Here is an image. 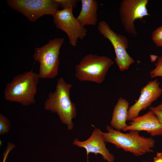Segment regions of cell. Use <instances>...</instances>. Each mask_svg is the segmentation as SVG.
I'll list each match as a JSON object with an SVG mask.
<instances>
[{
	"mask_svg": "<svg viewBox=\"0 0 162 162\" xmlns=\"http://www.w3.org/2000/svg\"><path fill=\"white\" fill-rule=\"evenodd\" d=\"M72 85L67 83L61 77L58 79L55 90L50 92L44 103V109L58 115L61 122L67 125L69 130L72 129V119L76 116L75 104L70 98V90Z\"/></svg>",
	"mask_w": 162,
	"mask_h": 162,
	"instance_id": "cell-1",
	"label": "cell"
},
{
	"mask_svg": "<svg viewBox=\"0 0 162 162\" xmlns=\"http://www.w3.org/2000/svg\"><path fill=\"white\" fill-rule=\"evenodd\" d=\"M106 128L107 132L102 133L105 142L113 144L117 148L136 156L154 152L152 149L155 142L151 137L141 136L137 131L130 130L128 133H124L109 125L107 126Z\"/></svg>",
	"mask_w": 162,
	"mask_h": 162,
	"instance_id": "cell-2",
	"label": "cell"
},
{
	"mask_svg": "<svg viewBox=\"0 0 162 162\" xmlns=\"http://www.w3.org/2000/svg\"><path fill=\"white\" fill-rule=\"evenodd\" d=\"M40 79L32 69L14 76L5 86L4 98L7 100L28 106L35 103V96Z\"/></svg>",
	"mask_w": 162,
	"mask_h": 162,
	"instance_id": "cell-3",
	"label": "cell"
},
{
	"mask_svg": "<svg viewBox=\"0 0 162 162\" xmlns=\"http://www.w3.org/2000/svg\"><path fill=\"white\" fill-rule=\"evenodd\" d=\"M114 62L105 56L91 53L86 55L75 67V76L80 81L100 84Z\"/></svg>",
	"mask_w": 162,
	"mask_h": 162,
	"instance_id": "cell-4",
	"label": "cell"
},
{
	"mask_svg": "<svg viewBox=\"0 0 162 162\" xmlns=\"http://www.w3.org/2000/svg\"><path fill=\"white\" fill-rule=\"evenodd\" d=\"M64 39L56 38L35 49L33 55L35 61L40 64L38 73L40 79H53L58 74L60 49Z\"/></svg>",
	"mask_w": 162,
	"mask_h": 162,
	"instance_id": "cell-5",
	"label": "cell"
},
{
	"mask_svg": "<svg viewBox=\"0 0 162 162\" xmlns=\"http://www.w3.org/2000/svg\"><path fill=\"white\" fill-rule=\"evenodd\" d=\"M7 3L33 22L43 16H53L60 7L56 0H8Z\"/></svg>",
	"mask_w": 162,
	"mask_h": 162,
	"instance_id": "cell-6",
	"label": "cell"
},
{
	"mask_svg": "<svg viewBox=\"0 0 162 162\" xmlns=\"http://www.w3.org/2000/svg\"><path fill=\"white\" fill-rule=\"evenodd\" d=\"M98 30L113 46L116 56L115 62L120 70L123 71L128 70L134 61L126 50L128 45L127 38L114 32L104 21L101 20L98 22Z\"/></svg>",
	"mask_w": 162,
	"mask_h": 162,
	"instance_id": "cell-7",
	"label": "cell"
},
{
	"mask_svg": "<svg viewBox=\"0 0 162 162\" xmlns=\"http://www.w3.org/2000/svg\"><path fill=\"white\" fill-rule=\"evenodd\" d=\"M73 8H69L57 10L53 15V22L56 27L64 32L73 46H76L79 39L82 40L88 32L74 15Z\"/></svg>",
	"mask_w": 162,
	"mask_h": 162,
	"instance_id": "cell-8",
	"label": "cell"
},
{
	"mask_svg": "<svg viewBox=\"0 0 162 162\" xmlns=\"http://www.w3.org/2000/svg\"><path fill=\"white\" fill-rule=\"evenodd\" d=\"M148 2V0H123L121 2L119 8L121 20L128 33L136 36L134 21L150 15L147 9Z\"/></svg>",
	"mask_w": 162,
	"mask_h": 162,
	"instance_id": "cell-9",
	"label": "cell"
},
{
	"mask_svg": "<svg viewBox=\"0 0 162 162\" xmlns=\"http://www.w3.org/2000/svg\"><path fill=\"white\" fill-rule=\"evenodd\" d=\"M157 79L149 81L140 91V96L137 101L130 106L128 110L127 121L139 116L140 112L150 106L162 94V89L160 87Z\"/></svg>",
	"mask_w": 162,
	"mask_h": 162,
	"instance_id": "cell-10",
	"label": "cell"
},
{
	"mask_svg": "<svg viewBox=\"0 0 162 162\" xmlns=\"http://www.w3.org/2000/svg\"><path fill=\"white\" fill-rule=\"evenodd\" d=\"M102 133L100 129L95 128L91 136L86 140L80 141L77 139L74 140L73 145L86 149L87 162H88V156L90 153H94L96 155L100 154L103 159L107 162H114L115 158L106 148Z\"/></svg>",
	"mask_w": 162,
	"mask_h": 162,
	"instance_id": "cell-11",
	"label": "cell"
},
{
	"mask_svg": "<svg viewBox=\"0 0 162 162\" xmlns=\"http://www.w3.org/2000/svg\"><path fill=\"white\" fill-rule=\"evenodd\" d=\"M145 131L152 136L162 135V125L155 114L150 110L141 116L133 119L123 130Z\"/></svg>",
	"mask_w": 162,
	"mask_h": 162,
	"instance_id": "cell-12",
	"label": "cell"
},
{
	"mask_svg": "<svg viewBox=\"0 0 162 162\" xmlns=\"http://www.w3.org/2000/svg\"><path fill=\"white\" fill-rule=\"evenodd\" d=\"M81 8L76 18L82 26H95L98 21V3L95 0H81Z\"/></svg>",
	"mask_w": 162,
	"mask_h": 162,
	"instance_id": "cell-13",
	"label": "cell"
},
{
	"mask_svg": "<svg viewBox=\"0 0 162 162\" xmlns=\"http://www.w3.org/2000/svg\"><path fill=\"white\" fill-rule=\"evenodd\" d=\"M129 103L125 99L119 98L115 106L110 122L111 126L118 130H123L127 126L128 113Z\"/></svg>",
	"mask_w": 162,
	"mask_h": 162,
	"instance_id": "cell-14",
	"label": "cell"
},
{
	"mask_svg": "<svg viewBox=\"0 0 162 162\" xmlns=\"http://www.w3.org/2000/svg\"><path fill=\"white\" fill-rule=\"evenodd\" d=\"M152 38L157 46L162 47V25L153 31Z\"/></svg>",
	"mask_w": 162,
	"mask_h": 162,
	"instance_id": "cell-15",
	"label": "cell"
},
{
	"mask_svg": "<svg viewBox=\"0 0 162 162\" xmlns=\"http://www.w3.org/2000/svg\"><path fill=\"white\" fill-rule=\"evenodd\" d=\"M10 122L8 118L2 114H0V134L3 135L9 132Z\"/></svg>",
	"mask_w": 162,
	"mask_h": 162,
	"instance_id": "cell-16",
	"label": "cell"
},
{
	"mask_svg": "<svg viewBox=\"0 0 162 162\" xmlns=\"http://www.w3.org/2000/svg\"><path fill=\"white\" fill-rule=\"evenodd\" d=\"M155 68L150 72V76L154 78L157 76L162 77V56L158 57V60L155 64Z\"/></svg>",
	"mask_w": 162,
	"mask_h": 162,
	"instance_id": "cell-17",
	"label": "cell"
},
{
	"mask_svg": "<svg viewBox=\"0 0 162 162\" xmlns=\"http://www.w3.org/2000/svg\"><path fill=\"white\" fill-rule=\"evenodd\" d=\"M62 9L72 8H74L76 7L77 3L79 1L78 0H56Z\"/></svg>",
	"mask_w": 162,
	"mask_h": 162,
	"instance_id": "cell-18",
	"label": "cell"
},
{
	"mask_svg": "<svg viewBox=\"0 0 162 162\" xmlns=\"http://www.w3.org/2000/svg\"><path fill=\"white\" fill-rule=\"evenodd\" d=\"M149 109L152 110L157 116L160 123L162 125V111L156 109L155 107L151 106Z\"/></svg>",
	"mask_w": 162,
	"mask_h": 162,
	"instance_id": "cell-19",
	"label": "cell"
},
{
	"mask_svg": "<svg viewBox=\"0 0 162 162\" xmlns=\"http://www.w3.org/2000/svg\"><path fill=\"white\" fill-rule=\"evenodd\" d=\"M153 162H162V152L157 153L154 158Z\"/></svg>",
	"mask_w": 162,
	"mask_h": 162,
	"instance_id": "cell-20",
	"label": "cell"
},
{
	"mask_svg": "<svg viewBox=\"0 0 162 162\" xmlns=\"http://www.w3.org/2000/svg\"><path fill=\"white\" fill-rule=\"evenodd\" d=\"M150 57L151 62H155L158 58V56L154 55L151 54L150 55Z\"/></svg>",
	"mask_w": 162,
	"mask_h": 162,
	"instance_id": "cell-21",
	"label": "cell"
},
{
	"mask_svg": "<svg viewBox=\"0 0 162 162\" xmlns=\"http://www.w3.org/2000/svg\"><path fill=\"white\" fill-rule=\"evenodd\" d=\"M155 107L156 109L162 111V102Z\"/></svg>",
	"mask_w": 162,
	"mask_h": 162,
	"instance_id": "cell-22",
	"label": "cell"
},
{
	"mask_svg": "<svg viewBox=\"0 0 162 162\" xmlns=\"http://www.w3.org/2000/svg\"><path fill=\"white\" fill-rule=\"evenodd\" d=\"M142 162H149L148 161H143Z\"/></svg>",
	"mask_w": 162,
	"mask_h": 162,
	"instance_id": "cell-23",
	"label": "cell"
}]
</instances>
